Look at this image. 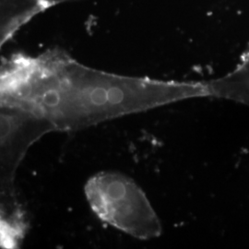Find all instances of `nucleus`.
I'll list each match as a JSON object with an SVG mask.
<instances>
[{"mask_svg":"<svg viewBox=\"0 0 249 249\" xmlns=\"http://www.w3.org/2000/svg\"><path fill=\"white\" fill-rule=\"evenodd\" d=\"M85 192L99 218L117 229L142 239L160 234L157 215L132 180L116 174H99L88 181Z\"/></svg>","mask_w":249,"mask_h":249,"instance_id":"obj_1","label":"nucleus"},{"mask_svg":"<svg viewBox=\"0 0 249 249\" xmlns=\"http://www.w3.org/2000/svg\"><path fill=\"white\" fill-rule=\"evenodd\" d=\"M209 86L212 96L231 100L249 107V47L231 72L209 82Z\"/></svg>","mask_w":249,"mask_h":249,"instance_id":"obj_2","label":"nucleus"}]
</instances>
